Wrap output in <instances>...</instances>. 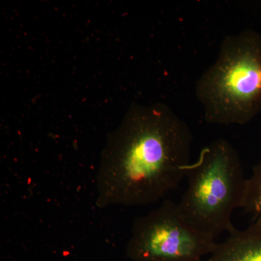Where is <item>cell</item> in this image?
Segmentation results:
<instances>
[{
    "label": "cell",
    "mask_w": 261,
    "mask_h": 261,
    "mask_svg": "<svg viewBox=\"0 0 261 261\" xmlns=\"http://www.w3.org/2000/svg\"><path fill=\"white\" fill-rule=\"evenodd\" d=\"M192 134L163 104L136 106L108 138L96 189L99 207L154 203L186 178Z\"/></svg>",
    "instance_id": "1"
},
{
    "label": "cell",
    "mask_w": 261,
    "mask_h": 261,
    "mask_svg": "<svg viewBox=\"0 0 261 261\" xmlns=\"http://www.w3.org/2000/svg\"><path fill=\"white\" fill-rule=\"evenodd\" d=\"M217 243L184 219L177 203L165 200L135 219L126 247L132 261H201Z\"/></svg>",
    "instance_id": "4"
},
{
    "label": "cell",
    "mask_w": 261,
    "mask_h": 261,
    "mask_svg": "<svg viewBox=\"0 0 261 261\" xmlns=\"http://www.w3.org/2000/svg\"><path fill=\"white\" fill-rule=\"evenodd\" d=\"M241 208L251 214L253 220H261V160L247 178Z\"/></svg>",
    "instance_id": "6"
},
{
    "label": "cell",
    "mask_w": 261,
    "mask_h": 261,
    "mask_svg": "<svg viewBox=\"0 0 261 261\" xmlns=\"http://www.w3.org/2000/svg\"><path fill=\"white\" fill-rule=\"evenodd\" d=\"M225 241L217 243L205 261H261V220H252L250 226L239 230L234 226Z\"/></svg>",
    "instance_id": "5"
},
{
    "label": "cell",
    "mask_w": 261,
    "mask_h": 261,
    "mask_svg": "<svg viewBox=\"0 0 261 261\" xmlns=\"http://www.w3.org/2000/svg\"><path fill=\"white\" fill-rule=\"evenodd\" d=\"M187 187L177 203L192 227L213 239L233 227L232 215L241 208L247 178L237 149L219 139L204 147L187 168Z\"/></svg>",
    "instance_id": "3"
},
{
    "label": "cell",
    "mask_w": 261,
    "mask_h": 261,
    "mask_svg": "<svg viewBox=\"0 0 261 261\" xmlns=\"http://www.w3.org/2000/svg\"><path fill=\"white\" fill-rule=\"evenodd\" d=\"M195 94L211 124L245 125L261 112V34L245 29L224 38Z\"/></svg>",
    "instance_id": "2"
}]
</instances>
